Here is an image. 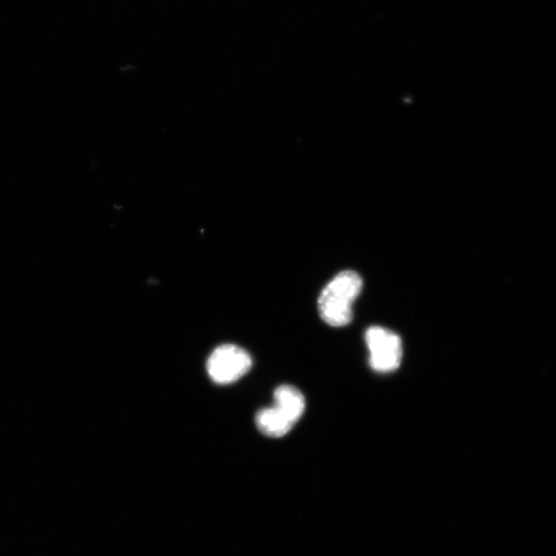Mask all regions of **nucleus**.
<instances>
[{
	"instance_id": "nucleus-1",
	"label": "nucleus",
	"mask_w": 556,
	"mask_h": 556,
	"mask_svg": "<svg viewBox=\"0 0 556 556\" xmlns=\"http://www.w3.org/2000/svg\"><path fill=\"white\" fill-rule=\"evenodd\" d=\"M363 289L361 276L355 271H343L325 287L319 298V311L325 323L343 327L353 321V306Z\"/></svg>"
},
{
	"instance_id": "nucleus-2",
	"label": "nucleus",
	"mask_w": 556,
	"mask_h": 556,
	"mask_svg": "<svg viewBox=\"0 0 556 556\" xmlns=\"http://www.w3.org/2000/svg\"><path fill=\"white\" fill-rule=\"evenodd\" d=\"M365 341L370 354V366L379 373L397 370L403 357L402 340L395 332L374 326L365 334Z\"/></svg>"
},
{
	"instance_id": "nucleus-3",
	"label": "nucleus",
	"mask_w": 556,
	"mask_h": 556,
	"mask_svg": "<svg viewBox=\"0 0 556 556\" xmlns=\"http://www.w3.org/2000/svg\"><path fill=\"white\" fill-rule=\"evenodd\" d=\"M250 354L233 344H224L207 361V372L216 384L229 385L245 376L252 368Z\"/></svg>"
},
{
	"instance_id": "nucleus-4",
	"label": "nucleus",
	"mask_w": 556,
	"mask_h": 556,
	"mask_svg": "<svg viewBox=\"0 0 556 556\" xmlns=\"http://www.w3.org/2000/svg\"><path fill=\"white\" fill-rule=\"evenodd\" d=\"M256 424L261 433L272 438L284 437L296 425L275 405L260 410L256 416Z\"/></svg>"
},
{
	"instance_id": "nucleus-5",
	"label": "nucleus",
	"mask_w": 556,
	"mask_h": 556,
	"mask_svg": "<svg viewBox=\"0 0 556 556\" xmlns=\"http://www.w3.org/2000/svg\"><path fill=\"white\" fill-rule=\"evenodd\" d=\"M274 404L280 408L295 424L301 419L305 411V398L302 393L292 386H281L273 395Z\"/></svg>"
}]
</instances>
